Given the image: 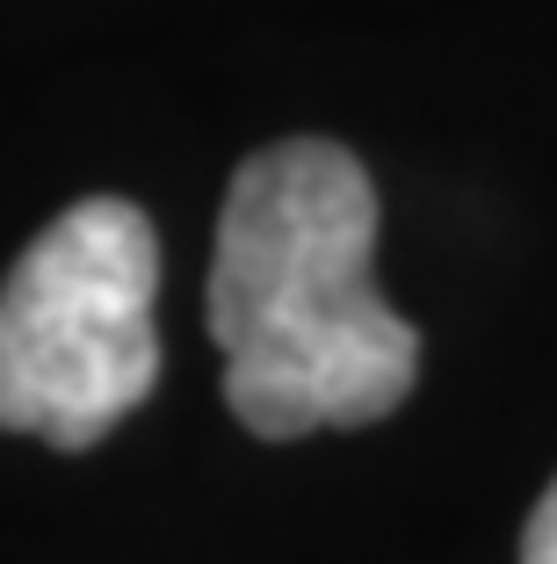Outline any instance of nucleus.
<instances>
[{"mask_svg": "<svg viewBox=\"0 0 557 564\" xmlns=\"http://www.w3.org/2000/svg\"><path fill=\"white\" fill-rule=\"evenodd\" d=\"M211 340L232 420L261 442L398 413L420 377V333L377 297V188L347 145L282 138L232 174Z\"/></svg>", "mask_w": 557, "mask_h": 564, "instance_id": "nucleus-1", "label": "nucleus"}, {"mask_svg": "<svg viewBox=\"0 0 557 564\" xmlns=\"http://www.w3.org/2000/svg\"><path fill=\"white\" fill-rule=\"evenodd\" d=\"M160 239L124 196L58 210L0 282V427L95 448L160 377Z\"/></svg>", "mask_w": 557, "mask_h": 564, "instance_id": "nucleus-2", "label": "nucleus"}, {"mask_svg": "<svg viewBox=\"0 0 557 564\" xmlns=\"http://www.w3.org/2000/svg\"><path fill=\"white\" fill-rule=\"evenodd\" d=\"M522 564H557V485L536 499V514L522 529Z\"/></svg>", "mask_w": 557, "mask_h": 564, "instance_id": "nucleus-3", "label": "nucleus"}]
</instances>
